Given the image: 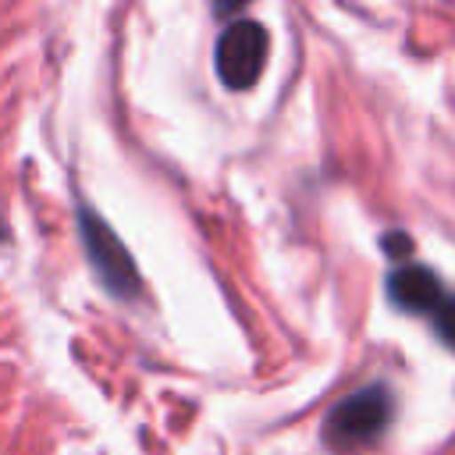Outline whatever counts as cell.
Listing matches in <instances>:
<instances>
[{
    "label": "cell",
    "instance_id": "6da1fadb",
    "mask_svg": "<svg viewBox=\"0 0 455 455\" xmlns=\"http://www.w3.org/2000/svg\"><path fill=\"white\" fill-rule=\"evenodd\" d=\"M395 416V398L384 384H366L345 395L323 419V437L334 451H352L377 441Z\"/></svg>",
    "mask_w": 455,
    "mask_h": 455
},
{
    "label": "cell",
    "instance_id": "7a4b0ae2",
    "mask_svg": "<svg viewBox=\"0 0 455 455\" xmlns=\"http://www.w3.org/2000/svg\"><path fill=\"white\" fill-rule=\"evenodd\" d=\"M78 228H82V245L89 252V263L100 274L103 288L114 299H135L139 295V270H135L124 242L114 235V228L100 213H92L89 206L78 210Z\"/></svg>",
    "mask_w": 455,
    "mask_h": 455
},
{
    "label": "cell",
    "instance_id": "3957f363",
    "mask_svg": "<svg viewBox=\"0 0 455 455\" xmlns=\"http://www.w3.org/2000/svg\"><path fill=\"white\" fill-rule=\"evenodd\" d=\"M267 28L259 21H231L220 39H217V50H213V64H217V75L228 89H249L256 85V78L263 75V64H267Z\"/></svg>",
    "mask_w": 455,
    "mask_h": 455
},
{
    "label": "cell",
    "instance_id": "277c9868",
    "mask_svg": "<svg viewBox=\"0 0 455 455\" xmlns=\"http://www.w3.org/2000/svg\"><path fill=\"white\" fill-rule=\"evenodd\" d=\"M387 299L409 313H434L437 302L444 299V291H441V281L430 267L405 263V267L387 274Z\"/></svg>",
    "mask_w": 455,
    "mask_h": 455
},
{
    "label": "cell",
    "instance_id": "5b68a950",
    "mask_svg": "<svg viewBox=\"0 0 455 455\" xmlns=\"http://www.w3.org/2000/svg\"><path fill=\"white\" fill-rule=\"evenodd\" d=\"M434 331L437 338L455 352V295H444L434 309Z\"/></svg>",
    "mask_w": 455,
    "mask_h": 455
},
{
    "label": "cell",
    "instance_id": "8992f818",
    "mask_svg": "<svg viewBox=\"0 0 455 455\" xmlns=\"http://www.w3.org/2000/svg\"><path fill=\"white\" fill-rule=\"evenodd\" d=\"M384 249H387L391 256H412V242H409L405 235H387V238H384Z\"/></svg>",
    "mask_w": 455,
    "mask_h": 455
}]
</instances>
